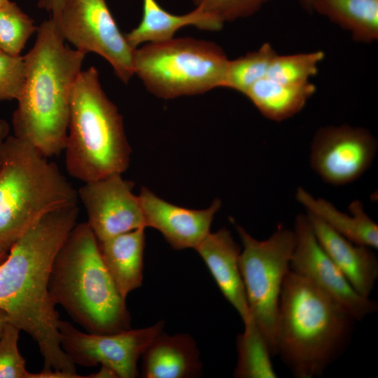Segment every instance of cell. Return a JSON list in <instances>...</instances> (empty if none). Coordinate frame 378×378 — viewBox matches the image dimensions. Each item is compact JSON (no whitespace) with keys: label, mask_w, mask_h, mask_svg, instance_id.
<instances>
[{"label":"cell","mask_w":378,"mask_h":378,"mask_svg":"<svg viewBox=\"0 0 378 378\" xmlns=\"http://www.w3.org/2000/svg\"><path fill=\"white\" fill-rule=\"evenodd\" d=\"M78 208L68 206L43 216L12 246L0 264V309L29 334L44 360L43 370L71 378L76 365L61 346L59 314L48 288L54 259L77 224Z\"/></svg>","instance_id":"cell-1"},{"label":"cell","mask_w":378,"mask_h":378,"mask_svg":"<svg viewBox=\"0 0 378 378\" xmlns=\"http://www.w3.org/2000/svg\"><path fill=\"white\" fill-rule=\"evenodd\" d=\"M24 57L26 78L13 114L14 135L52 157L65 146L71 94L85 54L64 43L50 18L38 27Z\"/></svg>","instance_id":"cell-2"},{"label":"cell","mask_w":378,"mask_h":378,"mask_svg":"<svg viewBox=\"0 0 378 378\" xmlns=\"http://www.w3.org/2000/svg\"><path fill=\"white\" fill-rule=\"evenodd\" d=\"M356 321L290 270L279 298L276 355L295 378L322 376L346 350Z\"/></svg>","instance_id":"cell-3"},{"label":"cell","mask_w":378,"mask_h":378,"mask_svg":"<svg viewBox=\"0 0 378 378\" xmlns=\"http://www.w3.org/2000/svg\"><path fill=\"white\" fill-rule=\"evenodd\" d=\"M48 288L55 304L88 332L130 329L126 299L110 276L87 222L76 224L58 251Z\"/></svg>","instance_id":"cell-4"},{"label":"cell","mask_w":378,"mask_h":378,"mask_svg":"<svg viewBox=\"0 0 378 378\" xmlns=\"http://www.w3.org/2000/svg\"><path fill=\"white\" fill-rule=\"evenodd\" d=\"M64 151L69 174L84 183L128 168L131 148L122 117L103 90L94 66L82 70L74 84Z\"/></svg>","instance_id":"cell-5"},{"label":"cell","mask_w":378,"mask_h":378,"mask_svg":"<svg viewBox=\"0 0 378 378\" xmlns=\"http://www.w3.org/2000/svg\"><path fill=\"white\" fill-rule=\"evenodd\" d=\"M78 192L58 167L28 141L8 136L0 166V252L43 216L76 205Z\"/></svg>","instance_id":"cell-6"},{"label":"cell","mask_w":378,"mask_h":378,"mask_svg":"<svg viewBox=\"0 0 378 378\" xmlns=\"http://www.w3.org/2000/svg\"><path fill=\"white\" fill-rule=\"evenodd\" d=\"M229 62L214 42L172 38L135 48L133 71L150 92L167 99L225 88Z\"/></svg>","instance_id":"cell-7"},{"label":"cell","mask_w":378,"mask_h":378,"mask_svg":"<svg viewBox=\"0 0 378 378\" xmlns=\"http://www.w3.org/2000/svg\"><path fill=\"white\" fill-rule=\"evenodd\" d=\"M236 228L243 245L239 263L250 314L267 340L272 356H276L279 298L290 270L294 232L279 225L267 239L258 240L241 226Z\"/></svg>","instance_id":"cell-8"},{"label":"cell","mask_w":378,"mask_h":378,"mask_svg":"<svg viewBox=\"0 0 378 378\" xmlns=\"http://www.w3.org/2000/svg\"><path fill=\"white\" fill-rule=\"evenodd\" d=\"M57 26L63 39L76 50L107 60L123 83L134 76L135 49L119 29L106 0H65Z\"/></svg>","instance_id":"cell-9"},{"label":"cell","mask_w":378,"mask_h":378,"mask_svg":"<svg viewBox=\"0 0 378 378\" xmlns=\"http://www.w3.org/2000/svg\"><path fill=\"white\" fill-rule=\"evenodd\" d=\"M164 322L152 326L109 333L94 334L78 330L67 321L59 323L61 346L74 365H101L111 370L116 377L138 376L137 361L162 331Z\"/></svg>","instance_id":"cell-10"},{"label":"cell","mask_w":378,"mask_h":378,"mask_svg":"<svg viewBox=\"0 0 378 378\" xmlns=\"http://www.w3.org/2000/svg\"><path fill=\"white\" fill-rule=\"evenodd\" d=\"M290 270L304 277L342 307L356 321L378 310L377 303L358 293L318 243L309 219L298 214Z\"/></svg>","instance_id":"cell-11"},{"label":"cell","mask_w":378,"mask_h":378,"mask_svg":"<svg viewBox=\"0 0 378 378\" xmlns=\"http://www.w3.org/2000/svg\"><path fill=\"white\" fill-rule=\"evenodd\" d=\"M377 146L375 137L363 127L346 124L323 127L311 144L310 165L324 182L346 185L370 167Z\"/></svg>","instance_id":"cell-12"},{"label":"cell","mask_w":378,"mask_h":378,"mask_svg":"<svg viewBox=\"0 0 378 378\" xmlns=\"http://www.w3.org/2000/svg\"><path fill=\"white\" fill-rule=\"evenodd\" d=\"M134 183L121 174L85 183L78 192L88 215V224L98 241L146 227L139 196L132 192Z\"/></svg>","instance_id":"cell-13"},{"label":"cell","mask_w":378,"mask_h":378,"mask_svg":"<svg viewBox=\"0 0 378 378\" xmlns=\"http://www.w3.org/2000/svg\"><path fill=\"white\" fill-rule=\"evenodd\" d=\"M139 198L146 227L160 231L176 250L195 248L210 232L214 215L221 206L216 199L206 209H190L166 202L146 188H142Z\"/></svg>","instance_id":"cell-14"},{"label":"cell","mask_w":378,"mask_h":378,"mask_svg":"<svg viewBox=\"0 0 378 378\" xmlns=\"http://www.w3.org/2000/svg\"><path fill=\"white\" fill-rule=\"evenodd\" d=\"M201 256L225 298L244 323L251 318L239 268L241 248L230 232L223 227L209 232L195 248Z\"/></svg>","instance_id":"cell-15"},{"label":"cell","mask_w":378,"mask_h":378,"mask_svg":"<svg viewBox=\"0 0 378 378\" xmlns=\"http://www.w3.org/2000/svg\"><path fill=\"white\" fill-rule=\"evenodd\" d=\"M315 236L325 252L353 288L370 298L378 279V260L373 248L355 244L307 214Z\"/></svg>","instance_id":"cell-16"},{"label":"cell","mask_w":378,"mask_h":378,"mask_svg":"<svg viewBox=\"0 0 378 378\" xmlns=\"http://www.w3.org/2000/svg\"><path fill=\"white\" fill-rule=\"evenodd\" d=\"M141 357V377L145 378L195 377L202 370L196 344L186 334L168 335L162 331Z\"/></svg>","instance_id":"cell-17"},{"label":"cell","mask_w":378,"mask_h":378,"mask_svg":"<svg viewBox=\"0 0 378 378\" xmlns=\"http://www.w3.org/2000/svg\"><path fill=\"white\" fill-rule=\"evenodd\" d=\"M296 200L312 215L351 241L378 248V225L370 218L358 200L349 206L350 214L337 209L326 199L315 197L302 187L295 192Z\"/></svg>","instance_id":"cell-18"},{"label":"cell","mask_w":378,"mask_h":378,"mask_svg":"<svg viewBox=\"0 0 378 378\" xmlns=\"http://www.w3.org/2000/svg\"><path fill=\"white\" fill-rule=\"evenodd\" d=\"M145 228L139 227L97 241L102 260L125 299L142 284Z\"/></svg>","instance_id":"cell-19"},{"label":"cell","mask_w":378,"mask_h":378,"mask_svg":"<svg viewBox=\"0 0 378 378\" xmlns=\"http://www.w3.org/2000/svg\"><path fill=\"white\" fill-rule=\"evenodd\" d=\"M223 24L215 17L197 8L183 15H176L167 11L156 0H143L141 22L125 36L131 47L135 49L144 43L171 39L179 29L186 26L218 31Z\"/></svg>","instance_id":"cell-20"},{"label":"cell","mask_w":378,"mask_h":378,"mask_svg":"<svg viewBox=\"0 0 378 378\" xmlns=\"http://www.w3.org/2000/svg\"><path fill=\"white\" fill-rule=\"evenodd\" d=\"M316 92L311 82L287 85L264 78L244 94L267 119L281 122L299 113Z\"/></svg>","instance_id":"cell-21"},{"label":"cell","mask_w":378,"mask_h":378,"mask_svg":"<svg viewBox=\"0 0 378 378\" xmlns=\"http://www.w3.org/2000/svg\"><path fill=\"white\" fill-rule=\"evenodd\" d=\"M311 11L349 31L355 41L378 38V0H313Z\"/></svg>","instance_id":"cell-22"},{"label":"cell","mask_w":378,"mask_h":378,"mask_svg":"<svg viewBox=\"0 0 378 378\" xmlns=\"http://www.w3.org/2000/svg\"><path fill=\"white\" fill-rule=\"evenodd\" d=\"M237 338V362L233 376L237 378H276L269 344L261 330L251 318Z\"/></svg>","instance_id":"cell-23"},{"label":"cell","mask_w":378,"mask_h":378,"mask_svg":"<svg viewBox=\"0 0 378 378\" xmlns=\"http://www.w3.org/2000/svg\"><path fill=\"white\" fill-rule=\"evenodd\" d=\"M276 54L270 43H265L257 50L230 60L225 88L244 94L253 84L266 77Z\"/></svg>","instance_id":"cell-24"},{"label":"cell","mask_w":378,"mask_h":378,"mask_svg":"<svg viewBox=\"0 0 378 378\" xmlns=\"http://www.w3.org/2000/svg\"><path fill=\"white\" fill-rule=\"evenodd\" d=\"M324 57L321 50L286 55L276 53L265 78L287 85L307 83L318 73V64Z\"/></svg>","instance_id":"cell-25"},{"label":"cell","mask_w":378,"mask_h":378,"mask_svg":"<svg viewBox=\"0 0 378 378\" xmlns=\"http://www.w3.org/2000/svg\"><path fill=\"white\" fill-rule=\"evenodd\" d=\"M38 27L22 10L13 1L0 8V50L19 55L30 36Z\"/></svg>","instance_id":"cell-26"},{"label":"cell","mask_w":378,"mask_h":378,"mask_svg":"<svg viewBox=\"0 0 378 378\" xmlns=\"http://www.w3.org/2000/svg\"><path fill=\"white\" fill-rule=\"evenodd\" d=\"M20 329L9 321L0 337V378H41V372L27 371L18 341Z\"/></svg>","instance_id":"cell-27"},{"label":"cell","mask_w":378,"mask_h":378,"mask_svg":"<svg viewBox=\"0 0 378 378\" xmlns=\"http://www.w3.org/2000/svg\"><path fill=\"white\" fill-rule=\"evenodd\" d=\"M270 0H193L195 8L223 24L256 13Z\"/></svg>","instance_id":"cell-28"},{"label":"cell","mask_w":378,"mask_h":378,"mask_svg":"<svg viewBox=\"0 0 378 378\" xmlns=\"http://www.w3.org/2000/svg\"><path fill=\"white\" fill-rule=\"evenodd\" d=\"M26 78L24 57L0 50V102L18 99Z\"/></svg>","instance_id":"cell-29"},{"label":"cell","mask_w":378,"mask_h":378,"mask_svg":"<svg viewBox=\"0 0 378 378\" xmlns=\"http://www.w3.org/2000/svg\"><path fill=\"white\" fill-rule=\"evenodd\" d=\"M65 0H37V6L51 13V19L57 23L62 7Z\"/></svg>","instance_id":"cell-30"},{"label":"cell","mask_w":378,"mask_h":378,"mask_svg":"<svg viewBox=\"0 0 378 378\" xmlns=\"http://www.w3.org/2000/svg\"><path fill=\"white\" fill-rule=\"evenodd\" d=\"M10 126L4 119H0V166L1 163L2 148L5 139L8 136Z\"/></svg>","instance_id":"cell-31"},{"label":"cell","mask_w":378,"mask_h":378,"mask_svg":"<svg viewBox=\"0 0 378 378\" xmlns=\"http://www.w3.org/2000/svg\"><path fill=\"white\" fill-rule=\"evenodd\" d=\"M8 322V318L6 314L0 309V337L4 330L6 324Z\"/></svg>","instance_id":"cell-32"},{"label":"cell","mask_w":378,"mask_h":378,"mask_svg":"<svg viewBox=\"0 0 378 378\" xmlns=\"http://www.w3.org/2000/svg\"><path fill=\"white\" fill-rule=\"evenodd\" d=\"M313 0H300L302 6L307 10L311 11V6Z\"/></svg>","instance_id":"cell-33"},{"label":"cell","mask_w":378,"mask_h":378,"mask_svg":"<svg viewBox=\"0 0 378 378\" xmlns=\"http://www.w3.org/2000/svg\"><path fill=\"white\" fill-rule=\"evenodd\" d=\"M8 253L0 252V264L6 258Z\"/></svg>","instance_id":"cell-34"},{"label":"cell","mask_w":378,"mask_h":378,"mask_svg":"<svg viewBox=\"0 0 378 378\" xmlns=\"http://www.w3.org/2000/svg\"><path fill=\"white\" fill-rule=\"evenodd\" d=\"M10 0H0V8L6 4Z\"/></svg>","instance_id":"cell-35"}]
</instances>
